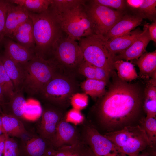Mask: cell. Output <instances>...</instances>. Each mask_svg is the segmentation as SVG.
<instances>
[{
  "mask_svg": "<svg viewBox=\"0 0 156 156\" xmlns=\"http://www.w3.org/2000/svg\"><path fill=\"white\" fill-rule=\"evenodd\" d=\"M140 88L118 77L90 109L86 118L102 135L140 126L146 117Z\"/></svg>",
  "mask_w": 156,
  "mask_h": 156,
  "instance_id": "cell-1",
  "label": "cell"
},
{
  "mask_svg": "<svg viewBox=\"0 0 156 156\" xmlns=\"http://www.w3.org/2000/svg\"><path fill=\"white\" fill-rule=\"evenodd\" d=\"M33 24L35 43V55L46 59L55 42L62 35V31L55 16L49 8L40 14L29 12Z\"/></svg>",
  "mask_w": 156,
  "mask_h": 156,
  "instance_id": "cell-2",
  "label": "cell"
},
{
  "mask_svg": "<svg viewBox=\"0 0 156 156\" xmlns=\"http://www.w3.org/2000/svg\"><path fill=\"white\" fill-rule=\"evenodd\" d=\"M24 70L22 90L30 96H38L59 68L53 59L35 55L27 62L22 64Z\"/></svg>",
  "mask_w": 156,
  "mask_h": 156,
  "instance_id": "cell-3",
  "label": "cell"
},
{
  "mask_svg": "<svg viewBox=\"0 0 156 156\" xmlns=\"http://www.w3.org/2000/svg\"><path fill=\"white\" fill-rule=\"evenodd\" d=\"M53 14L62 31L73 40H79L94 34L86 12L85 3L68 9L58 14Z\"/></svg>",
  "mask_w": 156,
  "mask_h": 156,
  "instance_id": "cell-4",
  "label": "cell"
},
{
  "mask_svg": "<svg viewBox=\"0 0 156 156\" xmlns=\"http://www.w3.org/2000/svg\"><path fill=\"white\" fill-rule=\"evenodd\" d=\"M76 85L70 77L57 72L38 96L45 103L66 110L70 105L71 97L76 93Z\"/></svg>",
  "mask_w": 156,
  "mask_h": 156,
  "instance_id": "cell-5",
  "label": "cell"
},
{
  "mask_svg": "<svg viewBox=\"0 0 156 156\" xmlns=\"http://www.w3.org/2000/svg\"><path fill=\"white\" fill-rule=\"evenodd\" d=\"M104 136L126 156H137L144 150L151 146H156L139 125L126 127Z\"/></svg>",
  "mask_w": 156,
  "mask_h": 156,
  "instance_id": "cell-6",
  "label": "cell"
},
{
  "mask_svg": "<svg viewBox=\"0 0 156 156\" xmlns=\"http://www.w3.org/2000/svg\"><path fill=\"white\" fill-rule=\"evenodd\" d=\"M79 41L83 60L103 69L109 76L114 68L115 61L105 46L103 37L93 34Z\"/></svg>",
  "mask_w": 156,
  "mask_h": 156,
  "instance_id": "cell-7",
  "label": "cell"
},
{
  "mask_svg": "<svg viewBox=\"0 0 156 156\" xmlns=\"http://www.w3.org/2000/svg\"><path fill=\"white\" fill-rule=\"evenodd\" d=\"M78 127L80 141L90 148L95 156H126L101 134L86 118Z\"/></svg>",
  "mask_w": 156,
  "mask_h": 156,
  "instance_id": "cell-8",
  "label": "cell"
},
{
  "mask_svg": "<svg viewBox=\"0 0 156 156\" xmlns=\"http://www.w3.org/2000/svg\"><path fill=\"white\" fill-rule=\"evenodd\" d=\"M59 67L70 69L77 68L83 60L78 43L67 35H62L53 45L50 54Z\"/></svg>",
  "mask_w": 156,
  "mask_h": 156,
  "instance_id": "cell-9",
  "label": "cell"
},
{
  "mask_svg": "<svg viewBox=\"0 0 156 156\" xmlns=\"http://www.w3.org/2000/svg\"><path fill=\"white\" fill-rule=\"evenodd\" d=\"M86 11L94 34L104 37L121 18L123 11L115 10L90 1Z\"/></svg>",
  "mask_w": 156,
  "mask_h": 156,
  "instance_id": "cell-10",
  "label": "cell"
},
{
  "mask_svg": "<svg viewBox=\"0 0 156 156\" xmlns=\"http://www.w3.org/2000/svg\"><path fill=\"white\" fill-rule=\"evenodd\" d=\"M42 109L37 132L40 136L51 142L58 123L67 112L66 110L47 103H45Z\"/></svg>",
  "mask_w": 156,
  "mask_h": 156,
  "instance_id": "cell-11",
  "label": "cell"
},
{
  "mask_svg": "<svg viewBox=\"0 0 156 156\" xmlns=\"http://www.w3.org/2000/svg\"><path fill=\"white\" fill-rule=\"evenodd\" d=\"M19 156H51L54 149L51 142L38 135L21 141Z\"/></svg>",
  "mask_w": 156,
  "mask_h": 156,
  "instance_id": "cell-12",
  "label": "cell"
},
{
  "mask_svg": "<svg viewBox=\"0 0 156 156\" xmlns=\"http://www.w3.org/2000/svg\"><path fill=\"white\" fill-rule=\"evenodd\" d=\"M65 116L58 123L51 141L55 149L64 146L74 145L81 141L78 126L66 121Z\"/></svg>",
  "mask_w": 156,
  "mask_h": 156,
  "instance_id": "cell-13",
  "label": "cell"
},
{
  "mask_svg": "<svg viewBox=\"0 0 156 156\" xmlns=\"http://www.w3.org/2000/svg\"><path fill=\"white\" fill-rule=\"evenodd\" d=\"M9 3L5 27L0 42L3 41L4 38H9L16 29L29 17V12L25 8Z\"/></svg>",
  "mask_w": 156,
  "mask_h": 156,
  "instance_id": "cell-14",
  "label": "cell"
},
{
  "mask_svg": "<svg viewBox=\"0 0 156 156\" xmlns=\"http://www.w3.org/2000/svg\"><path fill=\"white\" fill-rule=\"evenodd\" d=\"M148 24L147 23L144 25L142 33L131 46L114 57L115 61L138 59L144 53L148 44L151 40Z\"/></svg>",
  "mask_w": 156,
  "mask_h": 156,
  "instance_id": "cell-15",
  "label": "cell"
},
{
  "mask_svg": "<svg viewBox=\"0 0 156 156\" xmlns=\"http://www.w3.org/2000/svg\"><path fill=\"white\" fill-rule=\"evenodd\" d=\"M143 18L139 14H124L120 20L103 37L105 40L126 34L141 23Z\"/></svg>",
  "mask_w": 156,
  "mask_h": 156,
  "instance_id": "cell-16",
  "label": "cell"
},
{
  "mask_svg": "<svg viewBox=\"0 0 156 156\" xmlns=\"http://www.w3.org/2000/svg\"><path fill=\"white\" fill-rule=\"evenodd\" d=\"M4 38L3 41L5 48L4 55L15 62L21 64L27 62L35 56L33 51L10 38Z\"/></svg>",
  "mask_w": 156,
  "mask_h": 156,
  "instance_id": "cell-17",
  "label": "cell"
},
{
  "mask_svg": "<svg viewBox=\"0 0 156 156\" xmlns=\"http://www.w3.org/2000/svg\"><path fill=\"white\" fill-rule=\"evenodd\" d=\"M142 31L138 28L123 36L105 40V46L114 58L128 48L141 34Z\"/></svg>",
  "mask_w": 156,
  "mask_h": 156,
  "instance_id": "cell-18",
  "label": "cell"
},
{
  "mask_svg": "<svg viewBox=\"0 0 156 156\" xmlns=\"http://www.w3.org/2000/svg\"><path fill=\"white\" fill-rule=\"evenodd\" d=\"M9 38L34 53L35 43L33 34V24L29 17L18 27Z\"/></svg>",
  "mask_w": 156,
  "mask_h": 156,
  "instance_id": "cell-19",
  "label": "cell"
},
{
  "mask_svg": "<svg viewBox=\"0 0 156 156\" xmlns=\"http://www.w3.org/2000/svg\"><path fill=\"white\" fill-rule=\"evenodd\" d=\"M0 60L13 83L14 92L23 90L24 70L22 64L16 62L4 55L0 57Z\"/></svg>",
  "mask_w": 156,
  "mask_h": 156,
  "instance_id": "cell-20",
  "label": "cell"
},
{
  "mask_svg": "<svg viewBox=\"0 0 156 156\" xmlns=\"http://www.w3.org/2000/svg\"><path fill=\"white\" fill-rule=\"evenodd\" d=\"M1 114L3 133L11 137L21 138L27 135V131L21 120L3 112Z\"/></svg>",
  "mask_w": 156,
  "mask_h": 156,
  "instance_id": "cell-21",
  "label": "cell"
},
{
  "mask_svg": "<svg viewBox=\"0 0 156 156\" xmlns=\"http://www.w3.org/2000/svg\"><path fill=\"white\" fill-rule=\"evenodd\" d=\"M23 90L15 91L10 101L1 108L2 112L15 116L20 120H24L23 117L26 101Z\"/></svg>",
  "mask_w": 156,
  "mask_h": 156,
  "instance_id": "cell-22",
  "label": "cell"
},
{
  "mask_svg": "<svg viewBox=\"0 0 156 156\" xmlns=\"http://www.w3.org/2000/svg\"><path fill=\"white\" fill-rule=\"evenodd\" d=\"M136 64L141 77L146 78L156 77V50L144 53L138 59Z\"/></svg>",
  "mask_w": 156,
  "mask_h": 156,
  "instance_id": "cell-23",
  "label": "cell"
},
{
  "mask_svg": "<svg viewBox=\"0 0 156 156\" xmlns=\"http://www.w3.org/2000/svg\"><path fill=\"white\" fill-rule=\"evenodd\" d=\"M92 153L88 146L80 141L74 145L54 149L51 156H91Z\"/></svg>",
  "mask_w": 156,
  "mask_h": 156,
  "instance_id": "cell-24",
  "label": "cell"
},
{
  "mask_svg": "<svg viewBox=\"0 0 156 156\" xmlns=\"http://www.w3.org/2000/svg\"><path fill=\"white\" fill-rule=\"evenodd\" d=\"M80 74L87 79L103 81L107 82L109 76L103 69L89 63L84 60L78 68Z\"/></svg>",
  "mask_w": 156,
  "mask_h": 156,
  "instance_id": "cell-25",
  "label": "cell"
},
{
  "mask_svg": "<svg viewBox=\"0 0 156 156\" xmlns=\"http://www.w3.org/2000/svg\"><path fill=\"white\" fill-rule=\"evenodd\" d=\"M12 4L22 6L29 12L36 14L42 13L48 10L52 0H10Z\"/></svg>",
  "mask_w": 156,
  "mask_h": 156,
  "instance_id": "cell-26",
  "label": "cell"
},
{
  "mask_svg": "<svg viewBox=\"0 0 156 156\" xmlns=\"http://www.w3.org/2000/svg\"><path fill=\"white\" fill-rule=\"evenodd\" d=\"M107 83L103 81L87 79L81 83V87L84 93L96 99L105 94Z\"/></svg>",
  "mask_w": 156,
  "mask_h": 156,
  "instance_id": "cell-27",
  "label": "cell"
},
{
  "mask_svg": "<svg viewBox=\"0 0 156 156\" xmlns=\"http://www.w3.org/2000/svg\"><path fill=\"white\" fill-rule=\"evenodd\" d=\"M114 68L117 71L118 77L122 80L130 81L138 77L134 66L131 62L122 60H115Z\"/></svg>",
  "mask_w": 156,
  "mask_h": 156,
  "instance_id": "cell-28",
  "label": "cell"
},
{
  "mask_svg": "<svg viewBox=\"0 0 156 156\" xmlns=\"http://www.w3.org/2000/svg\"><path fill=\"white\" fill-rule=\"evenodd\" d=\"M42 111V107L39 102L33 99H28L25 107L24 119L30 121L38 120L41 116Z\"/></svg>",
  "mask_w": 156,
  "mask_h": 156,
  "instance_id": "cell-29",
  "label": "cell"
},
{
  "mask_svg": "<svg viewBox=\"0 0 156 156\" xmlns=\"http://www.w3.org/2000/svg\"><path fill=\"white\" fill-rule=\"evenodd\" d=\"M0 86L7 103L14 95V88L13 83L7 74L0 60Z\"/></svg>",
  "mask_w": 156,
  "mask_h": 156,
  "instance_id": "cell-30",
  "label": "cell"
},
{
  "mask_svg": "<svg viewBox=\"0 0 156 156\" xmlns=\"http://www.w3.org/2000/svg\"><path fill=\"white\" fill-rule=\"evenodd\" d=\"M86 1L82 0H52L49 8L54 14H57L78 5L85 3Z\"/></svg>",
  "mask_w": 156,
  "mask_h": 156,
  "instance_id": "cell-31",
  "label": "cell"
},
{
  "mask_svg": "<svg viewBox=\"0 0 156 156\" xmlns=\"http://www.w3.org/2000/svg\"><path fill=\"white\" fill-rule=\"evenodd\" d=\"M156 0H144L142 4L138 9L137 13L143 18H147L154 21L156 20Z\"/></svg>",
  "mask_w": 156,
  "mask_h": 156,
  "instance_id": "cell-32",
  "label": "cell"
},
{
  "mask_svg": "<svg viewBox=\"0 0 156 156\" xmlns=\"http://www.w3.org/2000/svg\"><path fill=\"white\" fill-rule=\"evenodd\" d=\"M140 126L144 130L151 141L156 145V118L146 116Z\"/></svg>",
  "mask_w": 156,
  "mask_h": 156,
  "instance_id": "cell-33",
  "label": "cell"
},
{
  "mask_svg": "<svg viewBox=\"0 0 156 156\" xmlns=\"http://www.w3.org/2000/svg\"><path fill=\"white\" fill-rule=\"evenodd\" d=\"M5 134L6 139L3 156H19L18 143L13 138Z\"/></svg>",
  "mask_w": 156,
  "mask_h": 156,
  "instance_id": "cell-34",
  "label": "cell"
},
{
  "mask_svg": "<svg viewBox=\"0 0 156 156\" xmlns=\"http://www.w3.org/2000/svg\"><path fill=\"white\" fill-rule=\"evenodd\" d=\"M88 97L85 93H76L71 97L70 104L73 108L81 111L88 105Z\"/></svg>",
  "mask_w": 156,
  "mask_h": 156,
  "instance_id": "cell-35",
  "label": "cell"
},
{
  "mask_svg": "<svg viewBox=\"0 0 156 156\" xmlns=\"http://www.w3.org/2000/svg\"><path fill=\"white\" fill-rule=\"evenodd\" d=\"M85 118L81 111L73 108L67 112L65 116L66 121L76 126L82 123Z\"/></svg>",
  "mask_w": 156,
  "mask_h": 156,
  "instance_id": "cell-36",
  "label": "cell"
},
{
  "mask_svg": "<svg viewBox=\"0 0 156 156\" xmlns=\"http://www.w3.org/2000/svg\"><path fill=\"white\" fill-rule=\"evenodd\" d=\"M143 107L146 117L156 118V98L144 96Z\"/></svg>",
  "mask_w": 156,
  "mask_h": 156,
  "instance_id": "cell-37",
  "label": "cell"
},
{
  "mask_svg": "<svg viewBox=\"0 0 156 156\" xmlns=\"http://www.w3.org/2000/svg\"><path fill=\"white\" fill-rule=\"evenodd\" d=\"M93 3L117 10L123 11L126 7L125 0H94Z\"/></svg>",
  "mask_w": 156,
  "mask_h": 156,
  "instance_id": "cell-38",
  "label": "cell"
},
{
  "mask_svg": "<svg viewBox=\"0 0 156 156\" xmlns=\"http://www.w3.org/2000/svg\"><path fill=\"white\" fill-rule=\"evenodd\" d=\"M9 3L7 0H0V41L5 27Z\"/></svg>",
  "mask_w": 156,
  "mask_h": 156,
  "instance_id": "cell-39",
  "label": "cell"
},
{
  "mask_svg": "<svg viewBox=\"0 0 156 156\" xmlns=\"http://www.w3.org/2000/svg\"><path fill=\"white\" fill-rule=\"evenodd\" d=\"M148 29L151 40H152L156 43V21L153 22L151 24L148 23Z\"/></svg>",
  "mask_w": 156,
  "mask_h": 156,
  "instance_id": "cell-40",
  "label": "cell"
},
{
  "mask_svg": "<svg viewBox=\"0 0 156 156\" xmlns=\"http://www.w3.org/2000/svg\"><path fill=\"white\" fill-rule=\"evenodd\" d=\"M137 156H156V146H151L144 150Z\"/></svg>",
  "mask_w": 156,
  "mask_h": 156,
  "instance_id": "cell-41",
  "label": "cell"
},
{
  "mask_svg": "<svg viewBox=\"0 0 156 156\" xmlns=\"http://www.w3.org/2000/svg\"><path fill=\"white\" fill-rule=\"evenodd\" d=\"M144 0H125L126 6L134 9H138L144 2Z\"/></svg>",
  "mask_w": 156,
  "mask_h": 156,
  "instance_id": "cell-42",
  "label": "cell"
},
{
  "mask_svg": "<svg viewBox=\"0 0 156 156\" xmlns=\"http://www.w3.org/2000/svg\"><path fill=\"white\" fill-rule=\"evenodd\" d=\"M5 139L6 135L5 133H3L0 135V151L3 155L5 144Z\"/></svg>",
  "mask_w": 156,
  "mask_h": 156,
  "instance_id": "cell-43",
  "label": "cell"
},
{
  "mask_svg": "<svg viewBox=\"0 0 156 156\" xmlns=\"http://www.w3.org/2000/svg\"><path fill=\"white\" fill-rule=\"evenodd\" d=\"M6 103V100L3 95L1 88L0 86V105L1 108L3 107Z\"/></svg>",
  "mask_w": 156,
  "mask_h": 156,
  "instance_id": "cell-44",
  "label": "cell"
},
{
  "mask_svg": "<svg viewBox=\"0 0 156 156\" xmlns=\"http://www.w3.org/2000/svg\"><path fill=\"white\" fill-rule=\"evenodd\" d=\"M3 133V131L2 126V119L0 115V135Z\"/></svg>",
  "mask_w": 156,
  "mask_h": 156,
  "instance_id": "cell-45",
  "label": "cell"
},
{
  "mask_svg": "<svg viewBox=\"0 0 156 156\" xmlns=\"http://www.w3.org/2000/svg\"><path fill=\"white\" fill-rule=\"evenodd\" d=\"M2 112V110L1 108V107L0 105V113H1Z\"/></svg>",
  "mask_w": 156,
  "mask_h": 156,
  "instance_id": "cell-46",
  "label": "cell"
},
{
  "mask_svg": "<svg viewBox=\"0 0 156 156\" xmlns=\"http://www.w3.org/2000/svg\"><path fill=\"white\" fill-rule=\"evenodd\" d=\"M3 154L0 151V156H2Z\"/></svg>",
  "mask_w": 156,
  "mask_h": 156,
  "instance_id": "cell-47",
  "label": "cell"
},
{
  "mask_svg": "<svg viewBox=\"0 0 156 156\" xmlns=\"http://www.w3.org/2000/svg\"><path fill=\"white\" fill-rule=\"evenodd\" d=\"M93 156H95L94 155V154Z\"/></svg>",
  "mask_w": 156,
  "mask_h": 156,
  "instance_id": "cell-48",
  "label": "cell"
}]
</instances>
